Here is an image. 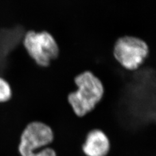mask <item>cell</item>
<instances>
[{
  "instance_id": "cell-2",
  "label": "cell",
  "mask_w": 156,
  "mask_h": 156,
  "mask_svg": "<svg viewBox=\"0 0 156 156\" xmlns=\"http://www.w3.org/2000/svg\"><path fill=\"white\" fill-rule=\"evenodd\" d=\"M28 56L41 68H48L59 57V45L51 33L47 31L29 30L23 38Z\"/></svg>"
},
{
  "instance_id": "cell-4",
  "label": "cell",
  "mask_w": 156,
  "mask_h": 156,
  "mask_svg": "<svg viewBox=\"0 0 156 156\" xmlns=\"http://www.w3.org/2000/svg\"><path fill=\"white\" fill-rule=\"evenodd\" d=\"M113 56L115 61L128 71L138 70L148 57L150 49L143 38L133 35L118 38L114 43Z\"/></svg>"
},
{
  "instance_id": "cell-1",
  "label": "cell",
  "mask_w": 156,
  "mask_h": 156,
  "mask_svg": "<svg viewBox=\"0 0 156 156\" xmlns=\"http://www.w3.org/2000/svg\"><path fill=\"white\" fill-rule=\"evenodd\" d=\"M74 82L76 90L68 94V101L74 113L83 117L93 110L103 98L104 85L100 78L89 70L76 75Z\"/></svg>"
},
{
  "instance_id": "cell-3",
  "label": "cell",
  "mask_w": 156,
  "mask_h": 156,
  "mask_svg": "<svg viewBox=\"0 0 156 156\" xmlns=\"http://www.w3.org/2000/svg\"><path fill=\"white\" fill-rule=\"evenodd\" d=\"M53 139L50 126L42 122H32L23 131L18 151L21 156H57L54 150L47 147Z\"/></svg>"
},
{
  "instance_id": "cell-6",
  "label": "cell",
  "mask_w": 156,
  "mask_h": 156,
  "mask_svg": "<svg viewBox=\"0 0 156 156\" xmlns=\"http://www.w3.org/2000/svg\"><path fill=\"white\" fill-rule=\"evenodd\" d=\"M12 90L9 83L0 77V102H5L11 98Z\"/></svg>"
},
{
  "instance_id": "cell-5",
  "label": "cell",
  "mask_w": 156,
  "mask_h": 156,
  "mask_svg": "<svg viewBox=\"0 0 156 156\" xmlns=\"http://www.w3.org/2000/svg\"><path fill=\"white\" fill-rule=\"evenodd\" d=\"M110 146L108 136L103 131L96 129L87 134L82 149L86 156H106Z\"/></svg>"
}]
</instances>
